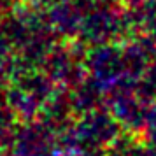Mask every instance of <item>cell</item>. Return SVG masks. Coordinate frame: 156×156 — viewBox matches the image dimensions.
<instances>
[{
    "instance_id": "3957f363",
    "label": "cell",
    "mask_w": 156,
    "mask_h": 156,
    "mask_svg": "<svg viewBox=\"0 0 156 156\" xmlns=\"http://www.w3.org/2000/svg\"><path fill=\"white\" fill-rule=\"evenodd\" d=\"M137 156H156V146L149 144V147L139 149V151H137Z\"/></svg>"
},
{
    "instance_id": "7a4b0ae2",
    "label": "cell",
    "mask_w": 156,
    "mask_h": 156,
    "mask_svg": "<svg viewBox=\"0 0 156 156\" xmlns=\"http://www.w3.org/2000/svg\"><path fill=\"white\" fill-rule=\"evenodd\" d=\"M142 93L146 98L153 102L156 100V62L146 70L144 81H142Z\"/></svg>"
},
{
    "instance_id": "6da1fadb",
    "label": "cell",
    "mask_w": 156,
    "mask_h": 156,
    "mask_svg": "<svg viewBox=\"0 0 156 156\" xmlns=\"http://www.w3.org/2000/svg\"><path fill=\"white\" fill-rule=\"evenodd\" d=\"M144 137L147 144L156 146V100L147 107V112H146V119H144Z\"/></svg>"
}]
</instances>
